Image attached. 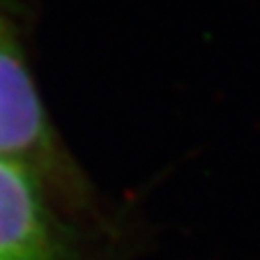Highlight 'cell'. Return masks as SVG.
Returning <instances> with one entry per match:
<instances>
[{
    "label": "cell",
    "instance_id": "cell-1",
    "mask_svg": "<svg viewBox=\"0 0 260 260\" xmlns=\"http://www.w3.org/2000/svg\"><path fill=\"white\" fill-rule=\"evenodd\" d=\"M0 159L21 164L40 177L53 166V138L46 108L3 10H0Z\"/></svg>",
    "mask_w": 260,
    "mask_h": 260
},
{
    "label": "cell",
    "instance_id": "cell-2",
    "mask_svg": "<svg viewBox=\"0 0 260 260\" xmlns=\"http://www.w3.org/2000/svg\"><path fill=\"white\" fill-rule=\"evenodd\" d=\"M0 260H72L40 175L0 159Z\"/></svg>",
    "mask_w": 260,
    "mask_h": 260
}]
</instances>
